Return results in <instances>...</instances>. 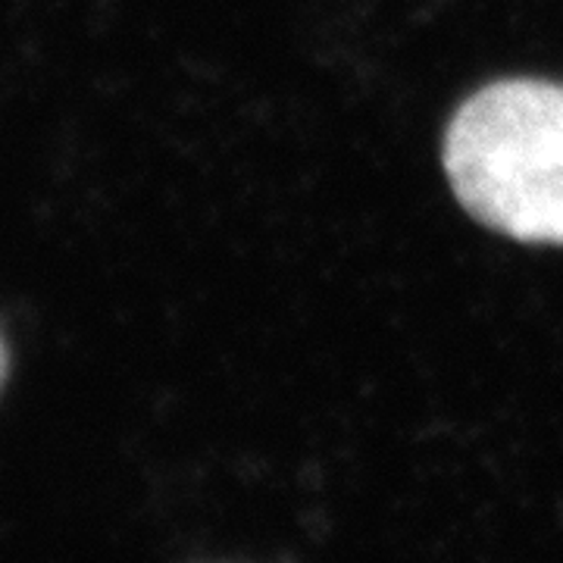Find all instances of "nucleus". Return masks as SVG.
<instances>
[{"label":"nucleus","mask_w":563,"mask_h":563,"mask_svg":"<svg viewBox=\"0 0 563 563\" xmlns=\"http://www.w3.org/2000/svg\"><path fill=\"white\" fill-rule=\"evenodd\" d=\"M444 166L479 222L563 244V85L507 79L476 91L448 125Z\"/></svg>","instance_id":"1"},{"label":"nucleus","mask_w":563,"mask_h":563,"mask_svg":"<svg viewBox=\"0 0 563 563\" xmlns=\"http://www.w3.org/2000/svg\"><path fill=\"white\" fill-rule=\"evenodd\" d=\"M3 376H7V347H3V339H0V385H3Z\"/></svg>","instance_id":"2"}]
</instances>
